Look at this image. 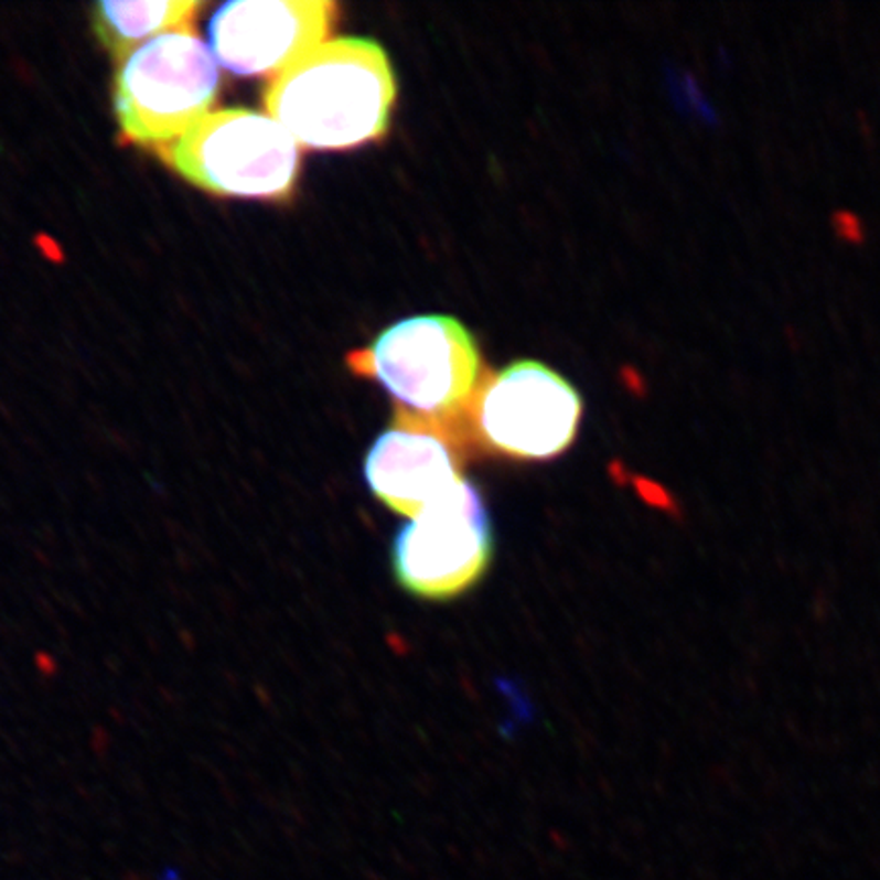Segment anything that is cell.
<instances>
[{
  "label": "cell",
  "instance_id": "obj_9",
  "mask_svg": "<svg viewBox=\"0 0 880 880\" xmlns=\"http://www.w3.org/2000/svg\"><path fill=\"white\" fill-rule=\"evenodd\" d=\"M201 9V2L194 0L96 2L93 7V29L110 57L122 64L139 50L137 45L141 41L192 29V21Z\"/></svg>",
  "mask_w": 880,
  "mask_h": 880
},
{
  "label": "cell",
  "instance_id": "obj_1",
  "mask_svg": "<svg viewBox=\"0 0 880 880\" xmlns=\"http://www.w3.org/2000/svg\"><path fill=\"white\" fill-rule=\"evenodd\" d=\"M396 96L386 50L374 40L339 37L280 72L264 103L298 146L347 151L386 137Z\"/></svg>",
  "mask_w": 880,
  "mask_h": 880
},
{
  "label": "cell",
  "instance_id": "obj_5",
  "mask_svg": "<svg viewBox=\"0 0 880 880\" xmlns=\"http://www.w3.org/2000/svg\"><path fill=\"white\" fill-rule=\"evenodd\" d=\"M218 88V66L192 29L160 35L120 64L115 81L120 133L139 146L172 143L208 115Z\"/></svg>",
  "mask_w": 880,
  "mask_h": 880
},
{
  "label": "cell",
  "instance_id": "obj_3",
  "mask_svg": "<svg viewBox=\"0 0 880 880\" xmlns=\"http://www.w3.org/2000/svg\"><path fill=\"white\" fill-rule=\"evenodd\" d=\"M158 151L190 184L218 196L281 201L292 194L300 172L292 135L249 108L211 112Z\"/></svg>",
  "mask_w": 880,
  "mask_h": 880
},
{
  "label": "cell",
  "instance_id": "obj_4",
  "mask_svg": "<svg viewBox=\"0 0 880 880\" xmlns=\"http://www.w3.org/2000/svg\"><path fill=\"white\" fill-rule=\"evenodd\" d=\"M583 400L538 361H516L481 379L459 427L471 444L518 461H550L573 444Z\"/></svg>",
  "mask_w": 880,
  "mask_h": 880
},
{
  "label": "cell",
  "instance_id": "obj_2",
  "mask_svg": "<svg viewBox=\"0 0 880 880\" xmlns=\"http://www.w3.org/2000/svg\"><path fill=\"white\" fill-rule=\"evenodd\" d=\"M347 365L386 387L401 410L439 422L459 420L480 386L481 355L473 334L442 314L387 326L369 347L351 351Z\"/></svg>",
  "mask_w": 880,
  "mask_h": 880
},
{
  "label": "cell",
  "instance_id": "obj_8",
  "mask_svg": "<svg viewBox=\"0 0 880 880\" xmlns=\"http://www.w3.org/2000/svg\"><path fill=\"white\" fill-rule=\"evenodd\" d=\"M336 17L331 0H235L213 14L211 43L237 76L280 74L324 43Z\"/></svg>",
  "mask_w": 880,
  "mask_h": 880
},
{
  "label": "cell",
  "instance_id": "obj_6",
  "mask_svg": "<svg viewBox=\"0 0 880 880\" xmlns=\"http://www.w3.org/2000/svg\"><path fill=\"white\" fill-rule=\"evenodd\" d=\"M494 559V530L473 481L425 507L394 536L391 571L414 598L451 601L477 586Z\"/></svg>",
  "mask_w": 880,
  "mask_h": 880
},
{
  "label": "cell",
  "instance_id": "obj_7",
  "mask_svg": "<svg viewBox=\"0 0 880 880\" xmlns=\"http://www.w3.org/2000/svg\"><path fill=\"white\" fill-rule=\"evenodd\" d=\"M468 444L459 420L439 422L398 408L365 454L363 477L375 500L416 518L465 480Z\"/></svg>",
  "mask_w": 880,
  "mask_h": 880
}]
</instances>
